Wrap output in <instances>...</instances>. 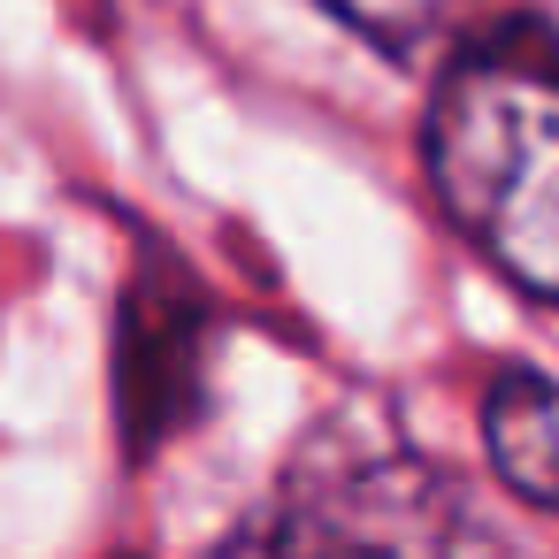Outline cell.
<instances>
[{"instance_id": "cell-1", "label": "cell", "mask_w": 559, "mask_h": 559, "mask_svg": "<svg viewBox=\"0 0 559 559\" xmlns=\"http://www.w3.org/2000/svg\"><path fill=\"white\" fill-rule=\"evenodd\" d=\"M421 154L467 246L559 307V55L528 24L475 39L429 100Z\"/></svg>"}, {"instance_id": "cell-2", "label": "cell", "mask_w": 559, "mask_h": 559, "mask_svg": "<svg viewBox=\"0 0 559 559\" xmlns=\"http://www.w3.org/2000/svg\"><path fill=\"white\" fill-rule=\"evenodd\" d=\"M223 559H498V536L444 467L399 444H330Z\"/></svg>"}, {"instance_id": "cell-3", "label": "cell", "mask_w": 559, "mask_h": 559, "mask_svg": "<svg viewBox=\"0 0 559 559\" xmlns=\"http://www.w3.org/2000/svg\"><path fill=\"white\" fill-rule=\"evenodd\" d=\"M200 337H207V314L192 307V292H154L139 284L123 299V337H116V399H123V421H131V444H154L192 383H200Z\"/></svg>"}, {"instance_id": "cell-4", "label": "cell", "mask_w": 559, "mask_h": 559, "mask_svg": "<svg viewBox=\"0 0 559 559\" xmlns=\"http://www.w3.org/2000/svg\"><path fill=\"white\" fill-rule=\"evenodd\" d=\"M483 444L513 498L559 506V383L536 368H506L483 391Z\"/></svg>"}, {"instance_id": "cell-5", "label": "cell", "mask_w": 559, "mask_h": 559, "mask_svg": "<svg viewBox=\"0 0 559 559\" xmlns=\"http://www.w3.org/2000/svg\"><path fill=\"white\" fill-rule=\"evenodd\" d=\"M330 16H345L360 39L406 55V47H429L437 32H452V16L467 9V0H322Z\"/></svg>"}]
</instances>
